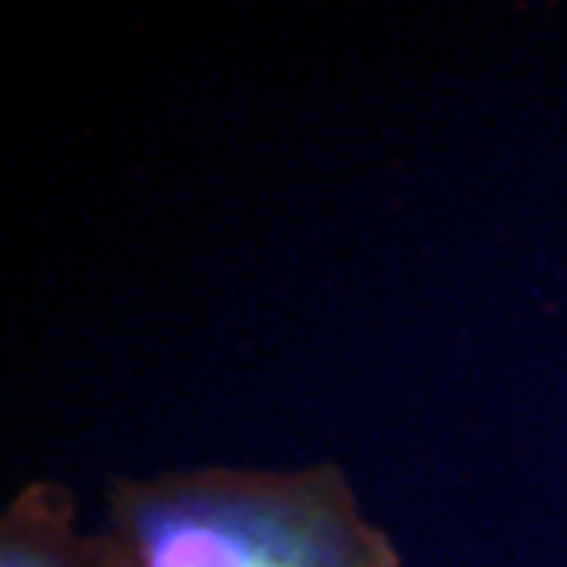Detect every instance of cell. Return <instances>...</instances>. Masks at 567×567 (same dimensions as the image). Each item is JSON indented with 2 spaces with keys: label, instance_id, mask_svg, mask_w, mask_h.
I'll return each instance as SVG.
<instances>
[{
  "label": "cell",
  "instance_id": "cell-2",
  "mask_svg": "<svg viewBox=\"0 0 567 567\" xmlns=\"http://www.w3.org/2000/svg\"><path fill=\"white\" fill-rule=\"evenodd\" d=\"M0 567H130L118 542L78 530V508L66 486L27 483L0 519Z\"/></svg>",
  "mask_w": 567,
  "mask_h": 567
},
{
  "label": "cell",
  "instance_id": "cell-1",
  "mask_svg": "<svg viewBox=\"0 0 567 567\" xmlns=\"http://www.w3.org/2000/svg\"><path fill=\"white\" fill-rule=\"evenodd\" d=\"M107 535L130 567H402L339 464L115 480Z\"/></svg>",
  "mask_w": 567,
  "mask_h": 567
}]
</instances>
